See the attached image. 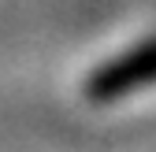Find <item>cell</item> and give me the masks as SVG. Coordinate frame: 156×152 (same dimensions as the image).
Returning a JSON list of instances; mask_svg holds the SVG:
<instances>
[{
  "label": "cell",
  "mask_w": 156,
  "mask_h": 152,
  "mask_svg": "<svg viewBox=\"0 0 156 152\" xmlns=\"http://www.w3.org/2000/svg\"><path fill=\"white\" fill-rule=\"evenodd\" d=\"M152 82H156V37L126 48L123 56H115L108 63H101L86 78L82 93L89 104H115V100L130 97V93L152 85Z\"/></svg>",
  "instance_id": "1"
}]
</instances>
